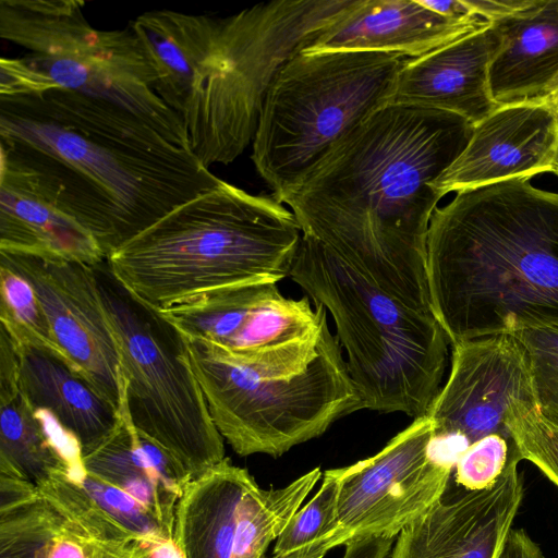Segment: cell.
<instances>
[{
	"label": "cell",
	"instance_id": "8d00e7d4",
	"mask_svg": "<svg viewBox=\"0 0 558 558\" xmlns=\"http://www.w3.org/2000/svg\"><path fill=\"white\" fill-rule=\"evenodd\" d=\"M470 13L495 23L531 7L535 0H463Z\"/></svg>",
	"mask_w": 558,
	"mask_h": 558
},
{
	"label": "cell",
	"instance_id": "9a60e30c",
	"mask_svg": "<svg viewBox=\"0 0 558 558\" xmlns=\"http://www.w3.org/2000/svg\"><path fill=\"white\" fill-rule=\"evenodd\" d=\"M0 264L33 287L69 362L119 409L121 360L93 265L0 252Z\"/></svg>",
	"mask_w": 558,
	"mask_h": 558
},
{
	"label": "cell",
	"instance_id": "3957f363",
	"mask_svg": "<svg viewBox=\"0 0 558 558\" xmlns=\"http://www.w3.org/2000/svg\"><path fill=\"white\" fill-rule=\"evenodd\" d=\"M0 143L73 171L112 210L121 245L221 181L132 112L60 86L0 96Z\"/></svg>",
	"mask_w": 558,
	"mask_h": 558
},
{
	"label": "cell",
	"instance_id": "b9f144b4",
	"mask_svg": "<svg viewBox=\"0 0 558 558\" xmlns=\"http://www.w3.org/2000/svg\"><path fill=\"white\" fill-rule=\"evenodd\" d=\"M546 104L551 108V110L554 111L557 120H558V92L553 95L547 101Z\"/></svg>",
	"mask_w": 558,
	"mask_h": 558
},
{
	"label": "cell",
	"instance_id": "7a4b0ae2",
	"mask_svg": "<svg viewBox=\"0 0 558 558\" xmlns=\"http://www.w3.org/2000/svg\"><path fill=\"white\" fill-rule=\"evenodd\" d=\"M532 178L458 191L432 216L429 301L451 344L558 323V192Z\"/></svg>",
	"mask_w": 558,
	"mask_h": 558
},
{
	"label": "cell",
	"instance_id": "ffe728a7",
	"mask_svg": "<svg viewBox=\"0 0 558 558\" xmlns=\"http://www.w3.org/2000/svg\"><path fill=\"white\" fill-rule=\"evenodd\" d=\"M82 471L146 506L173 535L175 508L192 476L132 424L120 390L119 421L94 449L81 456Z\"/></svg>",
	"mask_w": 558,
	"mask_h": 558
},
{
	"label": "cell",
	"instance_id": "f1b7e54d",
	"mask_svg": "<svg viewBox=\"0 0 558 558\" xmlns=\"http://www.w3.org/2000/svg\"><path fill=\"white\" fill-rule=\"evenodd\" d=\"M37 487L65 521L88 536L113 544L143 541L104 510L78 477L56 476Z\"/></svg>",
	"mask_w": 558,
	"mask_h": 558
},
{
	"label": "cell",
	"instance_id": "836d02e7",
	"mask_svg": "<svg viewBox=\"0 0 558 558\" xmlns=\"http://www.w3.org/2000/svg\"><path fill=\"white\" fill-rule=\"evenodd\" d=\"M517 454L520 452L511 432L492 434L458 453L453 480L466 489H484L498 480Z\"/></svg>",
	"mask_w": 558,
	"mask_h": 558
},
{
	"label": "cell",
	"instance_id": "f546056e",
	"mask_svg": "<svg viewBox=\"0 0 558 558\" xmlns=\"http://www.w3.org/2000/svg\"><path fill=\"white\" fill-rule=\"evenodd\" d=\"M530 365L537 410L558 427V323L514 330Z\"/></svg>",
	"mask_w": 558,
	"mask_h": 558
},
{
	"label": "cell",
	"instance_id": "5bb4252c",
	"mask_svg": "<svg viewBox=\"0 0 558 558\" xmlns=\"http://www.w3.org/2000/svg\"><path fill=\"white\" fill-rule=\"evenodd\" d=\"M451 347L448 379L426 415L433 422L435 440L457 458L486 436L511 432L509 409L519 401L535 400V395L527 357L512 335Z\"/></svg>",
	"mask_w": 558,
	"mask_h": 558
},
{
	"label": "cell",
	"instance_id": "1f68e13d",
	"mask_svg": "<svg viewBox=\"0 0 558 558\" xmlns=\"http://www.w3.org/2000/svg\"><path fill=\"white\" fill-rule=\"evenodd\" d=\"M507 421L522 460L533 463L558 488V427L541 416L535 400L511 405Z\"/></svg>",
	"mask_w": 558,
	"mask_h": 558
},
{
	"label": "cell",
	"instance_id": "83f0119b",
	"mask_svg": "<svg viewBox=\"0 0 558 558\" xmlns=\"http://www.w3.org/2000/svg\"><path fill=\"white\" fill-rule=\"evenodd\" d=\"M0 322L1 328L14 341L50 351L69 362L52 336L43 305L32 284L2 264H0Z\"/></svg>",
	"mask_w": 558,
	"mask_h": 558
},
{
	"label": "cell",
	"instance_id": "4fadbf2b",
	"mask_svg": "<svg viewBox=\"0 0 558 558\" xmlns=\"http://www.w3.org/2000/svg\"><path fill=\"white\" fill-rule=\"evenodd\" d=\"M454 461L438 451L427 415L354 464L327 470L338 485V518L350 539L393 538L445 494Z\"/></svg>",
	"mask_w": 558,
	"mask_h": 558
},
{
	"label": "cell",
	"instance_id": "d6a6232c",
	"mask_svg": "<svg viewBox=\"0 0 558 558\" xmlns=\"http://www.w3.org/2000/svg\"><path fill=\"white\" fill-rule=\"evenodd\" d=\"M78 481L104 510L138 538L155 544L173 541L161 521L129 494L84 471Z\"/></svg>",
	"mask_w": 558,
	"mask_h": 558
},
{
	"label": "cell",
	"instance_id": "e575fe53",
	"mask_svg": "<svg viewBox=\"0 0 558 558\" xmlns=\"http://www.w3.org/2000/svg\"><path fill=\"white\" fill-rule=\"evenodd\" d=\"M154 544L144 541L119 544L101 542L80 531L63 518L60 526L41 548L38 558H137Z\"/></svg>",
	"mask_w": 558,
	"mask_h": 558
},
{
	"label": "cell",
	"instance_id": "60d3db41",
	"mask_svg": "<svg viewBox=\"0 0 558 558\" xmlns=\"http://www.w3.org/2000/svg\"><path fill=\"white\" fill-rule=\"evenodd\" d=\"M161 544H154L147 551L137 558H161Z\"/></svg>",
	"mask_w": 558,
	"mask_h": 558
},
{
	"label": "cell",
	"instance_id": "d6986e66",
	"mask_svg": "<svg viewBox=\"0 0 558 558\" xmlns=\"http://www.w3.org/2000/svg\"><path fill=\"white\" fill-rule=\"evenodd\" d=\"M488 23L449 19L418 0H354L301 51H375L412 59Z\"/></svg>",
	"mask_w": 558,
	"mask_h": 558
},
{
	"label": "cell",
	"instance_id": "7402d4cb",
	"mask_svg": "<svg viewBox=\"0 0 558 558\" xmlns=\"http://www.w3.org/2000/svg\"><path fill=\"white\" fill-rule=\"evenodd\" d=\"M13 342L19 356L20 390L29 404L49 413L75 439L81 456L94 449L116 427L119 409L64 359Z\"/></svg>",
	"mask_w": 558,
	"mask_h": 558
},
{
	"label": "cell",
	"instance_id": "7c38bea8",
	"mask_svg": "<svg viewBox=\"0 0 558 558\" xmlns=\"http://www.w3.org/2000/svg\"><path fill=\"white\" fill-rule=\"evenodd\" d=\"M160 313L184 336L217 344L271 375L303 371L318 354L328 324L323 305L286 298L271 282L209 291Z\"/></svg>",
	"mask_w": 558,
	"mask_h": 558
},
{
	"label": "cell",
	"instance_id": "603a6c76",
	"mask_svg": "<svg viewBox=\"0 0 558 558\" xmlns=\"http://www.w3.org/2000/svg\"><path fill=\"white\" fill-rule=\"evenodd\" d=\"M255 483L225 458L186 485L173 525L182 558H232L241 502Z\"/></svg>",
	"mask_w": 558,
	"mask_h": 558
},
{
	"label": "cell",
	"instance_id": "e0dca14e",
	"mask_svg": "<svg viewBox=\"0 0 558 558\" xmlns=\"http://www.w3.org/2000/svg\"><path fill=\"white\" fill-rule=\"evenodd\" d=\"M557 153L558 120L546 102L500 106L473 125L465 148L434 189L445 196L553 172Z\"/></svg>",
	"mask_w": 558,
	"mask_h": 558
},
{
	"label": "cell",
	"instance_id": "8fae6325",
	"mask_svg": "<svg viewBox=\"0 0 558 558\" xmlns=\"http://www.w3.org/2000/svg\"><path fill=\"white\" fill-rule=\"evenodd\" d=\"M0 252L97 265L120 247L110 207L62 163L0 143Z\"/></svg>",
	"mask_w": 558,
	"mask_h": 558
},
{
	"label": "cell",
	"instance_id": "484cf974",
	"mask_svg": "<svg viewBox=\"0 0 558 558\" xmlns=\"http://www.w3.org/2000/svg\"><path fill=\"white\" fill-rule=\"evenodd\" d=\"M322 476L319 468L281 488L255 483L241 502L232 558H264Z\"/></svg>",
	"mask_w": 558,
	"mask_h": 558
},
{
	"label": "cell",
	"instance_id": "6da1fadb",
	"mask_svg": "<svg viewBox=\"0 0 558 558\" xmlns=\"http://www.w3.org/2000/svg\"><path fill=\"white\" fill-rule=\"evenodd\" d=\"M473 124L448 111L388 104L344 135L283 201L311 236L416 310L433 313L429 223L434 182Z\"/></svg>",
	"mask_w": 558,
	"mask_h": 558
},
{
	"label": "cell",
	"instance_id": "74e56055",
	"mask_svg": "<svg viewBox=\"0 0 558 558\" xmlns=\"http://www.w3.org/2000/svg\"><path fill=\"white\" fill-rule=\"evenodd\" d=\"M499 558H545L541 546L523 529H511Z\"/></svg>",
	"mask_w": 558,
	"mask_h": 558
},
{
	"label": "cell",
	"instance_id": "ba28073f",
	"mask_svg": "<svg viewBox=\"0 0 558 558\" xmlns=\"http://www.w3.org/2000/svg\"><path fill=\"white\" fill-rule=\"evenodd\" d=\"M185 339L211 420L239 456L278 458L361 410L341 345L328 324L316 357L291 375L262 373L217 344Z\"/></svg>",
	"mask_w": 558,
	"mask_h": 558
},
{
	"label": "cell",
	"instance_id": "9c48e42d",
	"mask_svg": "<svg viewBox=\"0 0 558 558\" xmlns=\"http://www.w3.org/2000/svg\"><path fill=\"white\" fill-rule=\"evenodd\" d=\"M94 271L118 342L120 390L132 424L192 478L201 476L226 458L225 445L191 367L185 336L128 290L107 258Z\"/></svg>",
	"mask_w": 558,
	"mask_h": 558
},
{
	"label": "cell",
	"instance_id": "44dd1931",
	"mask_svg": "<svg viewBox=\"0 0 558 558\" xmlns=\"http://www.w3.org/2000/svg\"><path fill=\"white\" fill-rule=\"evenodd\" d=\"M494 24L501 43L488 72L493 100L546 102L558 92V0H535Z\"/></svg>",
	"mask_w": 558,
	"mask_h": 558
},
{
	"label": "cell",
	"instance_id": "ab89813d",
	"mask_svg": "<svg viewBox=\"0 0 558 558\" xmlns=\"http://www.w3.org/2000/svg\"><path fill=\"white\" fill-rule=\"evenodd\" d=\"M421 4L433 12L454 20H465L476 17L472 15L463 0H418Z\"/></svg>",
	"mask_w": 558,
	"mask_h": 558
},
{
	"label": "cell",
	"instance_id": "d590c367",
	"mask_svg": "<svg viewBox=\"0 0 558 558\" xmlns=\"http://www.w3.org/2000/svg\"><path fill=\"white\" fill-rule=\"evenodd\" d=\"M59 86L23 58H1L0 96L27 95Z\"/></svg>",
	"mask_w": 558,
	"mask_h": 558
},
{
	"label": "cell",
	"instance_id": "52a82bcc",
	"mask_svg": "<svg viewBox=\"0 0 558 558\" xmlns=\"http://www.w3.org/2000/svg\"><path fill=\"white\" fill-rule=\"evenodd\" d=\"M354 0H279L220 20L182 114L193 154L209 168L235 160L253 141L280 69Z\"/></svg>",
	"mask_w": 558,
	"mask_h": 558
},
{
	"label": "cell",
	"instance_id": "277c9868",
	"mask_svg": "<svg viewBox=\"0 0 558 558\" xmlns=\"http://www.w3.org/2000/svg\"><path fill=\"white\" fill-rule=\"evenodd\" d=\"M302 236L272 195L220 181L113 251L108 264L136 298L159 311L239 284L290 274Z\"/></svg>",
	"mask_w": 558,
	"mask_h": 558
},
{
	"label": "cell",
	"instance_id": "ac0fdd59",
	"mask_svg": "<svg viewBox=\"0 0 558 558\" xmlns=\"http://www.w3.org/2000/svg\"><path fill=\"white\" fill-rule=\"evenodd\" d=\"M500 43L496 25L488 23L418 58H408L391 102L448 111L476 124L498 108L488 72Z\"/></svg>",
	"mask_w": 558,
	"mask_h": 558
},
{
	"label": "cell",
	"instance_id": "8992f818",
	"mask_svg": "<svg viewBox=\"0 0 558 558\" xmlns=\"http://www.w3.org/2000/svg\"><path fill=\"white\" fill-rule=\"evenodd\" d=\"M408 58L375 51L294 54L264 98L252 160L283 201L352 129L391 102Z\"/></svg>",
	"mask_w": 558,
	"mask_h": 558
},
{
	"label": "cell",
	"instance_id": "2e32d148",
	"mask_svg": "<svg viewBox=\"0 0 558 558\" xmlns=\"http://www.w3.org/2000/svg\"><path fill=\"white\" fill-rule=\"evenodd\" d=\"M514 456L489 487L449 486L441 498L397 536L390 558H499L523 501Z\"/></svg>",
	"mask_w": 558,
	"mask_h": 558
},
{
	"label": "cell",
	"instance_id": "4316f807",
	"mask_svg": "<svg viewBox=\"0 0 558 558\" xmlns=\"http://www.w3.org/2000/svg\"><path fill=\"white\" fill-rule=\"evenodd\" d=\"M62 520L37 486L0 500V558H38Z\"/></svg>",
	"mask_w": 558,
	"mask_h": 558
},
{
	"label": "cell",
	"instance_id": "4dcf8cb0",
	"mask_svg": "<svg viewBox=\"0 0 558 558\" xmlns=\"http://www.w3.org/2000/svg\"><path fill=\"white\" fill-rule=\"evenodd\" d=\"M341 531L343 530L338 518V485L328 471H325L318 492L295 512L276 539L274 554L294 551Z\"/></svg>",
	"mask_w": 558,
	"mask_h": 558
},
{
	"label": "cell",
	"instance_id": "7bdbcfd3",
	"mask_svg": "<svg viewBox=\"0 0 558 558\" xmlns=\"http://www.w3.org/2000/svg\"><path fill=\"white\" fill-rule=\"evenodd\" d=\"M553 173H555L558 177V153L554 162Z\"/></svg>",
	"mask_w": 558,
	"mask_h": 558
},
{
	"label": "cell",
	"instance_id": "30bf717a",
	"mask_svg": "<svg viewBox=\"0 0 558 558\" xmlns=\"http://www.w3.org/2000/svg\"><path fill=\"white\" fill-rule=\"evenodd\" d=\"M80 0H1L0 36L31 52L23 59L57 85L125 109L190 148L181 117L155 92L156 70L130 26L89 24Z\"/></svg>",
	"mask_w": 558,
	"mask_h": 558
},
{
	"label": "cell",
	"instance_id": "f35d334b",
	"mask_svg": "<svg viewBox=\"0 0 558 558\" xmlns=\"http://www.w3.org/2000/svg\"><path fill=\"white\" fill-rule=\"evenodd\" d=\"M349 541L350 538L348 534L344 531H341L331 537L318 541L310 546L284 555L274 554L270 558H323L330 549L340 545H345Z\"/></svg>",
	"mask_w": 558,
	"mask_h": 558
},
{
	"label": "cell",
	"instance_id": "d4e9b609",
	"mask_svg": "<svg viewBox=\"0 0 558 558\" xmlns=\"http://www.w3.org/2000/svg\"><path fill=\"white\" fill-rule=\"evenodd\" d=\"M0 470L39 486L56 476L82 473L81 450L47 412L20 391L0 397Z\"/></svg>",
	"mask_w": 558,
	"mask_h": 558
},
{
	"label": "cell",
	"instance_id": "cb8c5ba5",
	"mask_svg": "<svg viewBox=\"0 0 558 558\" xmlns=\"http://www.w3.org/2000/svg\"><path fill=\"white\" fill-rule=\"evenodd\" d=\"M220 20L155 10L129 25L156 70L155 92L181 119L195 75L216 41Z\"/></svg>",
	"mask_w": 558,
	"mask_h": 558
},
{
	"label": "cell",
	"instance_id": "5b68a950",
	"mask_svg": "<svg viewBox=\"0 0 558 558\" xmlns=\"http://www.w3.org/2000/svg\"><path fill=\"white\" fill-rule=\"evenodd\" d=\"M289 277L330 314L361 410L426 415L448 357L449 340L434 314L403 303L307 235Z\"/></svg>",
	"mask_w": 558,
	"mask_h": 558
}]
</instances>
